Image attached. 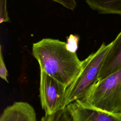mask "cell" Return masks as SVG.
I'll return each mask as SVG.
<instances>
[{
    "mask_svg": "<svg viewBox=\"0 0 121 121\" xmlns=\"http://www.w3.org/2000/svg\"><path fill=\"white\" fill-rule=\"evenodd\" d=\"M32 54L40 70L45 72L68 87L82 69V61L76 52L69 50L67 43L58 39L43 38L34 43Z\"/></svg>",
    "mask_w": 121,
    "mask_h": 121,
    "instance_id": "6da1fadb",
    "label": "cell"
},
{
    "mask_svg": "<svg viewBox=\"0 0 121 121\" xmlns=\"http://www.w3.org/2000/svg\"><path fill=\"white\" fill-rule=\"evenodd\" d=\"M112 44V42L108 44L103 43L96 52L82 61L80 72L66 89L64 98L65 107L76 100L84 99L89 94L98 81L101 68Z\"/></svg>",
    "mask_w": 121,
    "mask_h": 121,
    "instance_id": "7a4b0ae2",
    "label": "cell"
},
{
    "mask_svg": "<svg viewBox=\"0 0 121 121\" xmlns=\"http://www.w3.org/2000/svg\"><path fill=\"white\" fill-rule=\"evenodd\" d=\"M81 100L100 111L121 112V69L98 80Z\"/></svg>",
    "mask_w": 121,
    "mask_h": 121,
    "instance_id": "3957f363",
    "label": "cell"
},
{
    "mask_svg": "<svg viewBox=\"0 0 121 121\" xmlns=\"http://www.w3.org/2000/svg\"><path fill=\"white\" fill-rule=\"evenodd\" d=\"M67 88L45 72L40 70V98L45 115H52L66 108L64 98Z\"/></svg>",
    "mask_w": 121,
    "mask_h": 121,
    "instance_id": "277c9868",
    "label": "cell"
},
{
    "mask_svg": "<svg viewBox=\"0 0 121 121\" xmlns=\"http://www.w3.org/2000/svg\"><path fill=\"white\" fill-rule=\"evenodd\" d=\"M66 108L72 121H121V112L100 111L81 100L69 104Z\"/></svg>",
    "mask_w": 121,
    "mask_h": 121,
    "instance_id": "5b68a950",
    "label": "cell"
},
{
    "mask_svg": "<svg viewBox=\"0 0 121 121\" xmlns=\"http://www.w3.org/2000/svg\"><path fill=\"white\" fill-rule=\"evenodd\" d=\"M112 42L101 68L98 80L121 69V31Z\"/></svg>",
    "mask_w": 121,
    "mask_h": 121,
    "instance_id": "8992f818",
    "label": "cell"
},
{
    "mask_svg": "<svg viewBox=\"0 0 121 121\" xmlns=\"http://www.w3.org/2000/svg\"><path fill=\"white\" fill-rule=\"evenodd\" d=\"M0 121H37L34 108L26 102H16L2 112Z\"/></svg>",
    "mask_w": 121,
    "mask_h": 121,
    "instance_id": "52a82bcc",
    "label": "cell"
},
{
    "mask_svg": "<svg viewBox=\"0 0 121 121\" xmlns=\"http://www.w3.org/2000/svg\"><path fill=\"white\" fill-rule=\"evenodd\" d=\"M88 6L99 13L121 16V0H85Z\"/></svg>",
    "mask_w": 121,
    "mask_h": 121,
    "instance_id": "ba28073f",
    "label": "cell"
},
{
    "mask_svg": "<svg viewBox=\"0 0 121 121\" xmlns=\"http://www.w3.org/2000/svg\"><path fill=\"white\" fill-rule=\"evenodd\" d=\"M39 121H72L71 117L66 108L61 110L56 113L43 116Z\"/></svg>",
    "mask_w": 121,
    "mask_h": 121,
    "instance_id": "9c48e42d",
    "label": "cell"
},
{
    "mask_svg": "<svg viewBox=\"0 0 121 121\" xmlns=\"http://www.w3.org/2000/svg\"><path fill=\"white\" fill-rule=\"evenodd\" d=\"M79 41V37L70 35L67 38V45L69 50L73 52H76L78 48V44Z\"/></svg>",
    "mask_w": 121,
    "mask_h": 121,
    "instance_id": "30bf717a",
    "label": "cell"
},
{
    "mask_svg": "<svg viewBox=\"0 0 121 121\" xmlns=\"http://www.w3.org/2000/svg\"><path fill=\"white\" fill-rule=\"evenodd\" d=\"M7 0H0V22H7L9 21V18L8 16V13L7 10L6 3Z\"/></svg>",
    "mask_w": 121,
    "mask_h": 121,
    "instance_id": "8fae6325",
    "label": "cell"
},
{
    "mask_svg": "<svg viewBox=\"0 0 121 121\" xmlns=\"http://www.w3.org/2000/svg\"><path fill=\"white\" fill-rule=\"evenodd\" d=\"M8 70L6 69L5 64L4 63V61L3 58L2 52H1V48L0 47V78L5 80L7 82H9L8 79Z\"/></svg>",
    "mask_w": 121,
    "mask_h": 121,
    "instance_id": "7c38bea8",
    "label": "cell"
},
{
    "mask_svg": "<svg viewBox=\"0 0 121 121\" xmlns=\"http://www.w3.org/2000/svg\"><path fill=\"white\" fill-rule=\"evenodd\" d=\"M59 4H61L65 8L70 9L74 10L77 6L76 0H52Z\"/></svg>",
    "mask_w": 121,
    "mask_h": 121,
    "instance_id": "4fadbf2b",
    "label": "cell"
}]
</instances>
